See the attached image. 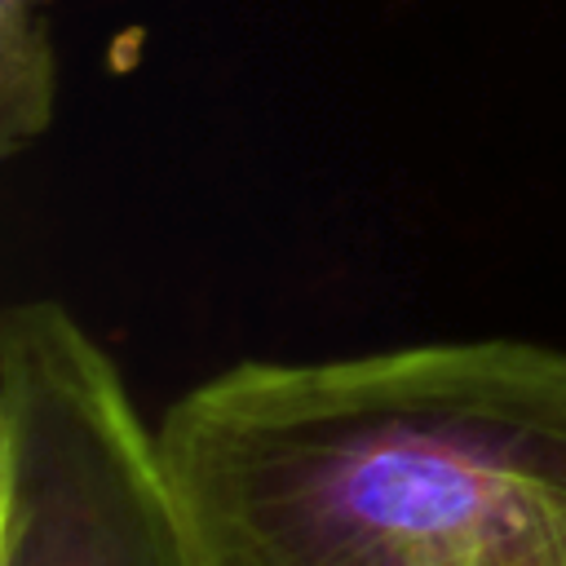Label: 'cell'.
<instances>
[{"mask_svg": "<svg viewBox=\"0 0 566 566\" xmlns=\"http://www.w3.org/2000/svg\"><path fill=\"white\" fill-rule=\"evenodd\" d=\"M0 566H195L159 429L53 296L0 314Z\"/></svg>", "mask_w": 566, "mask_h": 566, "instance_id": "2", "label": "cell"}, {"mask_svg": "<svg viewBox=\"0 0 566 566\" xmlns=\"http://www.w3.org/2000/svg\"><path fill=\"white\" fill-rule=\"evenodd\" d=\"M57 106L49 0H0V155L35 146Z\"/></svg>", "mask_w": 566, "mask_h": 566, "instance_id": "3", "label": "cell"}, {"mask_svg": "<svg viewBox=\"0 0 566 566\" xmlns=\"http://www.w3.org/2000/svg\"><path fill=\"white\" fill-rule=\"evenodd\" d=\"M195 566H566V349L243 358L159 420Z\"/></svg>", "mask_w": 566, "mask_h": 566, "instance_id": "1", "label": "cell"}]
</instances>
